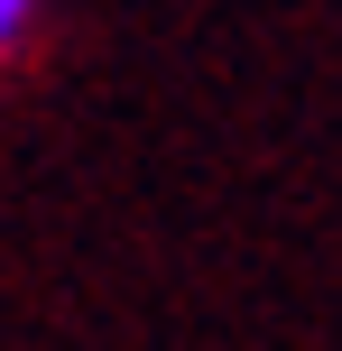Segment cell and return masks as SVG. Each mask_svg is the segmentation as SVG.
Segmentation results:
<instances>
[{
  "label": "cell",
  "instance_id": "obj_1",
  "mask_svg": "<svg viewBox=\"0 0 342 351\" xmlns=\"http://www.w3.org/2000/svg\"><path fill=\"white\" fill-rule=\"evenodd\" d=\"M37 19H47V0H0V65L37 37Z\"/></svg>",
  "mask_w": 342,
  "mask_h": 351
}]
</instances>
